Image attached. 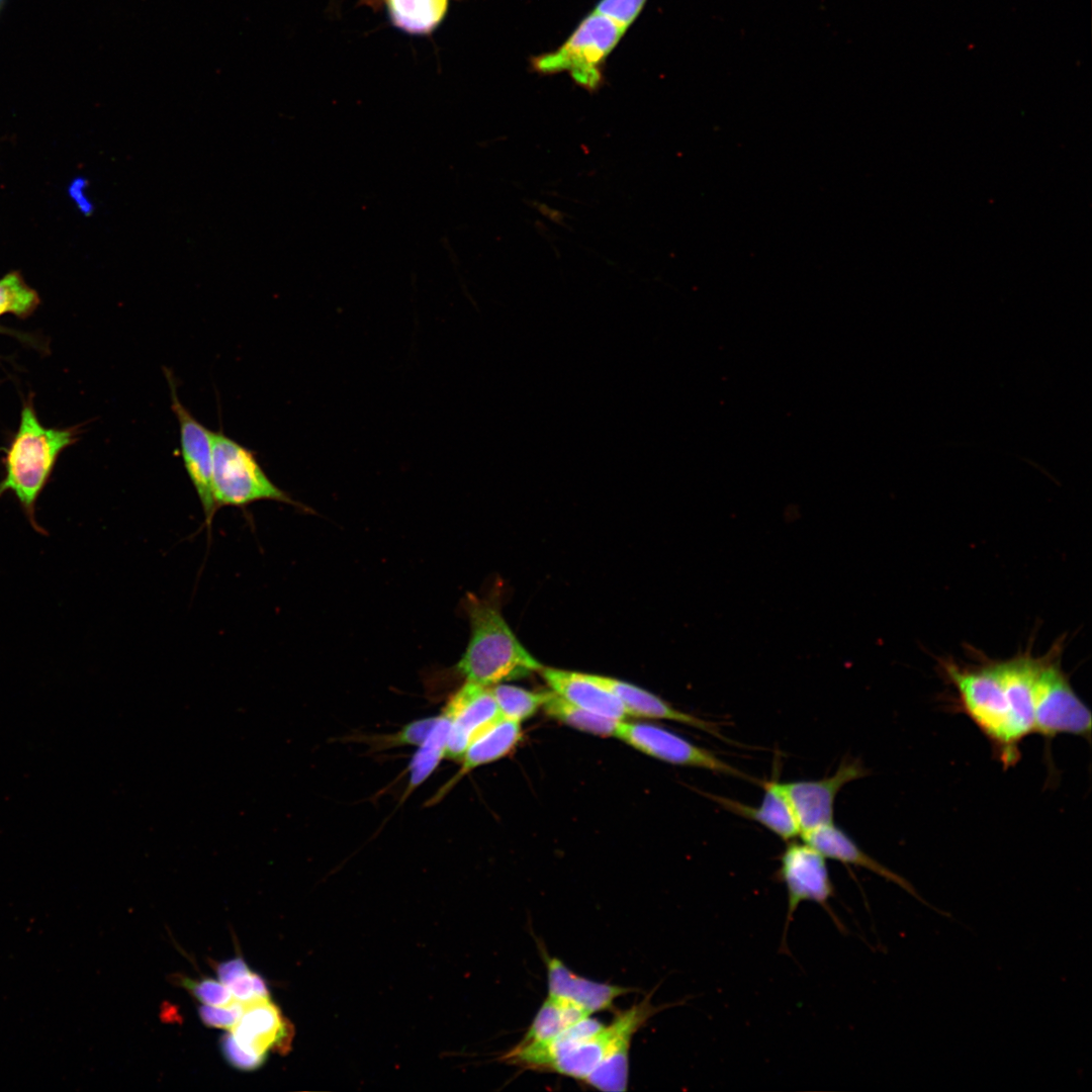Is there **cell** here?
Segmentation results:
<instances>
[{
	"label": "cell",
	"mask_w": 1092,
	"mask_h": 1092,
	"mask_svg": "<svg viewBox=\"0 0 1092 1092\" xmlns=\"http://www.w3.org/2000/svg\"><path fill=\"white\" fill-rule=\"evenodd\" d=\"M463 607L469 619L470 638L451 672L465 681L492 687L542 669L509 627L495 599L467 594Z\"/></svg>",
	"instance_id": "obj_1"
},
{
	"label": "cell",
	"mask_w": 1092,
	"mask_h": 1092,
	"mask_svg": "<svg viewBox=\"0 0 1092 1092\" xmlns=\"http://www.w3.org/2000/svg\"><path fill=\"white\" fill-rule=\"evenodd\" d=\"M944 672L957 691L962 711L991 743L1005 767L1019 760L1021 741L1029 732L1015 711L999 661L963 667L943 663Z\"/></svg>",
	"instance_id": "obj_2"
},
{
	"label": "cell",
	"mask_w": 1092,
	"mask_h": 1092,
	"mask_svg": "<svg viewBox=\"0 0 1092 1092\" xmlns=\"http://www.w3.org/2000/svg\"><path fill=\"white\" fill-rule=\"evenodd\" d=\"M77 428H48L37 418L31 397L22 405L19 426L5 450L0 496L12 492L30 525L43 533L35 519V504L61 453L78 440Z\"/></svg>",
	"instance_id": "obj_3"
},
{
	"label": "cell",
	"mask_w": 1092,
	"mask_h": 1092,
	"mask_svg": "<svg viewBox=\"0 0 1092 1092\" xmlns=\"http://www.w3.org/2000/svg\"><path fill=\"white\" fill-rule=\"evenodd\" d=\"M616 1032L615 1019L605 1025L587 1016L548 1041L516 1044L502 1060L520 1068L557 1073L582 1082L607 1055Z\"/></svg>",
	"instance_id": "obj_4"
},
{
	"label": "cell",
	"mask_w": 1092,
	"mask_h": 1092,
	"mask_svg": "<svg viewBox=\"0 0 1092 1092\" xmlns=\"http://www.w3.org/2000/svg\"><path fill=\"white\" fill-rule=\"evenodd\" d=\"M626 30L612 18L594 10L561 46L533 57L531 67L542 75L566 72L576 85L595 92L604 82L607 58Z\"/></svg>",
	"instance_id": "obj_5"
},
{
	"label": "cell",
	"mask_w": 1092,
	"mask_h": 1092,
	"mask_svg": "<svg viewBox=\"0 0 1092 1092\" xmlns=\"http://www.w3.org/2000/svg\"><path fill=\"white\" fill-rule=\"evenodd\" d=\"M212 491L216 509L244 508L259 500L301 505L271 481L255 453L221 431H211Z\"/></svg>",
	"instance_id": "obj_6"
},
{
	"label": "cell",
	"mask_w": 1092,
	"mask_h": 1092,
	"mask_svg": "<svg viewBox=\"0 0 1092 1092\" xmlns=\"http://www.w3.org/2000/svg\"><path fill=\"white\" fill-rule=\"evenodd\" d=\"M1091 712L1061 667L1059 654L1038 657L1033 689V733L1052 739L1071 734L1090 740Z\"/></svg>",
	"instance_id": "obj_7"
},
{
	"label": "cell",
	"mask_w": 1092,
	"mask_h": 1092,
	"mask_svg": "<svg viewBox=\"0 0 1092 1092\" xmlns=\"http://www.w3.org/2000/svg\"><path fill=\"white\" fill-rule=\"evenodd\" d=\"M826 857L806 841H788L779 856L780 866L777 879L787 890L788 907L784 938L799 905L813 902L821 906L833 919L837 927L843 930L842 923L830 907V900L835 896V889L830 878Z\"/></svg>",
	"instance_id": "obj_8"
},
{
	"label": "cell",
	"mask_w": 1092,
	"mask_h": 1092,
	"mask_svg": "<svg viewBox=\"0 0 1092 1092\" xmlns=\"http://www.w3.org/2000/svg\"><path fill=\"white\" fill-rule=\"evenodd\" d=\"M615 737L633 748L662 761L700 767L714 772L747 778L714 752L698 746L681 736L649 724L619 722Z\"/></svg>",
	"instance_id": "obj_9"
},
{
	"label": "cell",
	"mask_w": 1092,
	"mask_h": 1092,
	"mask_svg": "<svg viewBox=\"0 0 1092 1092\" xmlns=\"http://www.w3.org/2000/svg\"><path fill=\"white\" fill-rule=\"evenodd\" d=\"M867 775L860 761L843 759L833 775L819 780L782 783L800 829V835L833 823L837 794L850 782Z\"/></svg>",
	"instance_id": "obj_10"
},
{
	"label": "cell",
	"mask_w": 1092,
	"mask_h": 1092,
	"mask_svg": "<svg viewBox=\"0 0 1092 1092\" xmlns=\"http://www.w3.org/2000/svg\"><path fill=\"white\" fill-rule=\"evenodd\" d=\"M171 389V408L179 424L183 463L200 500L205 521L211 524L217 511L212 491L211 431L199 423L180 401L174 379L166 371Z\"/></svg>",
	"instance_id": "obj_11"
},
{
	"label": "cell",
	"mask_w": 1092,
	"mask_h": 1092,
	"mask_svg": "<svg viewBox=\"0 0 1092 1092\" xmlns=\"http://www.w3.org/2000/svg\"><path fill=\"white\" fill-rule=\"evenodd\" d=\"M450 719L445 758L461 760L467 747L502 718L490 687L464 681L444 708Z\"/></svg>",
	"instance_id": "obj_12"
},
{
	"label": "cell",
	"mask_w": 1092,
	"mask_h": 1092,
	"mask_svg": "<svg viewBox=\"0 0 1092 1092\" xmlns=\"http://www.w3.org/2000/svg\"><path fill=\"white\" fill-rule=\"evenodd\" d=\"M662 1008L664 1007H656L651 1003L649 994L639 1003L617 1012L614 1017L617 1023L614 1040L602 1062L582 1082L604 1092L626 1091L632 1038L648 1019Z\"/></svg>",
	"instance_id": "obj_13"
},
{
	"label": "cell",
	"mask_w": 1092,
	"mask_h": 1092,
	"mask_svg": "<svg viewBox=\"0 0 1092 1092\" xmlns=\"http://www.w3.org/2000/svg\"><path fill=\"white\" fill-rule=\"evenodd\" d=\"M548 996L566 1000L588 1015L614 1009L615 1000L631 988L600 983L578 976L557 958L545 956Z\"/></svg>",
	"instance_id": "obj_14"
},
{
	"label": "cell",
	"mask_w": 1092,
	"mask_h": 1092,
	"mask_svg": "<svg viewBox=\"0 0 1092 1092\" xmlns=\"http://www.w3.org/2000/svg\"><path fill=\"white\" fill-rule=\"evenodd\" d=\"M230 1030L249 1053L286 1052L291 1041V1026L271 999L246 1004L242 1017Z\"/></svg>",
	"instance_id": "obj_15"
},
{
	"label": "cell",
	"mask_w": 1092,
	"mask_h": 1092,
	"mask_svg": "<svg viewBox=\"0 0 1092 1092\" xmlns=\"http://www.w3.org/2000/svg\"><path fill=\"white\" fill-rule=\"evenodd\" d=\"M802 838L826 858L873 872L879 877L896 884L927 907H930L938 913H943L925 901L905 878L888 869L863 851L855 841L844 830L837 827L834 822L807 832L802 835Z\"/></svg>",
	"instance_id": "obj_16"
},
{
	"label": "cell",
	"mask_w": 1092,
	"mask_h": 1092,
	"mask_svg": "<svg viewBox=\"0 0 1092 1092\" xmlns=\"http://www.w3.org/2000/svg\"><path fill=\"white\" fill-rule=\"evenodd\" d=\"M586 675L593 681L613 693L623 704L628 716L670 720L724 739L715 723L682 712L642 688L609 676L589 673H586Z\"/></svg>",
	"instance_id": "obj_17"
},
{
	"label": "cell",
	"mask_w": 1092,
	"mask_h": 1092,
	"mask_svg": "<svg viewBox=\"0 0 1092 1092\" xmlns=\"http://www.w3.org/2000/svg\"><path fill=\"white\" fill-rule=\"evenodd\" d=\"M762 785L764 794L758 806H749L715 794L708 796L726 810L759 823L780 838L786 841L795 839L800 835V829L782 783L772 778Z\"/></svg>",
	"instance_id": "obj_18"
},
{
	"label": "cell",
	"mask_w": 1092,
	"mask_h": 1092,
	"mask_svg": "<svg viewBox=\"0 0 1092 1092\" xmlns=\"http://www.w3.org/2000/svg\"><path fill=\"white\" fill-rule=\"evenodd\" d=\"M540 672L551 691L570 704L616 720L628 716L620 700L586 673L553 667H542Z\"/></svg>",
	"instance_id": "obj_19"
},
{
	"label": "cell",
	"mask_w": 1092,
	"mask_h": 1092,
	"mask_svg": "<svg viewBox=\"0 0 1092 1092\" xmlns=\"http://www.w3.org/2000/svg\"><path fill=\"white\" fill-rule=\"evenodd\" d=\"M521 735L520 722L502 717L469 744L461 758V767L449 786L472 769L506 756L517 745Z\"/></svg>",
	"instance_id": "obj_20"
},
{
	"label": "cell",
	"mask_w": 1092,
	"mask_h": 1092,
	"mask_svg": "<svg viewBox=\"0 0 1092 1092\" xmlns=\"http://www.w3.org/2000/svg\"><path fill=\"white\" fill-rule=\"evenodd\" d=\"M370 6H385L397 28L410 34H429L443 21L451 0H361Z\"/></svg>",
	"instance_id": "obj_21"
},
{
	"label": "cell",
	"mask_w": 1092,
	"mask_h": 1092,
	"mask_svg": "<svg viewBox=\"0 0 1092 1092\" xmlns=\"http://www.w3.org/2000/svg\"><path fill=\"white\" fill-rule=\"evenodd\" d=\"M592 1016L576 1005L559 998L548 996L537 1011L527 1032L519 1043H541L548 1041L575 1022Z\"/></svg>",
	"instance_id": "obj_22"
},
{
	"label": "cell",
	"mask_w": 1092,
	"mask_h": 1092,
	"mask_svg": "<svg viewBox=\"0 0 1092 1092\" xmlns=\"http://www.w3.org/2000/svg\"><path fill=\"white\" fill-rule=\"evenodd\" d=\"M450 724V719L445 713L439 715L432 731L418 747L410 763V780L404 792L405 796L424 783L444 758Z\"/></svg>",
	"instance_id": "obj_23"
},
{
	"label": "cell",
	"mask_w": 1092,
	"mask_h": 1092,
	"mask_svg": "<svg viewBox=\"0 0 1092 1092\" xmlns=\"http://www.w3.org/2000/svg\"><path fill=\"white\" fill-rule=\"evenodd\" d=\"M542 708L548 716L572 728L604 737H615L619 722L622 721L579 708L552 691Z\"/></svg>",
	"instance_id": "obj_24"
},
{
	"label": "cell",
	"mask_w": 1092,
	"mask_h": 1092,
	"mask_svg": "<svg viewBox=\"0 0 1092 1092\" xmlns=\"http://www.w3.org/2000/svg\"><path fill=\"white\" fill-rule=\"evenodd\" d=\"M490 688L500 716L520 723L542 708L550 694V691L533 692L506 684Z\"/></svg>",
	"instance_id": "obj_25"
},
{
	"label": "cell",
	"mask_w": 1092,
	"mask_h": 1092,
	"mask_svg": "<svg viewBox=\"0 0 1092 1092\" xmlns=\"http://www.w3.org/2000/svg\"><path fill=\"white\" fill-rule=\"evenodd\" d=\"M40 303L37 292L17 271L0 278V316L11 313L21 318L29 316Z\"/></svg>",
	"instance_id": "obj_26"
},
{
	"label": "cell",
	"mask_w": 1092,
	"mask_h": 1092,
	"mask_svg": "<svg viewBox=\"0 0 1092 1092\" xmlns=\"http://www.w3.org/2000/svg\"><path fill=\"white\" fill-rule=\"evenodd\" d=\"M177 981L205 1005L225 1006L236 1000L230 989L220 981H215L213 979L195 981L191 978L180 976L177 978Z\"/></svg>",
	"instance_id": "obj_27"
},
{
	"label": "cell",
	"mask_w": 1092,
	"mask_h": 1092,
	"mask_svg": "<svg viewBox=\"0 0 1092 1092\" xmlns=\"http://www.w3.org/2000/svg\"><path fill=\"white\" fill-rule=\"evenodd\" d=\"M437 720L438 716L410 722L396 733L382 737L381 741L379 740V742H377V745L379 748L398 746L419 747L426 740Z\"/></svg>",
	"instance_id": "obj_28"
},
{
	"label": "cell",
	"mask_w": 1092,
	"mask_h": 1092,
	"mask_svg": "<svg viewBox=\"0 0 1092 1092\" xmlns=\"http://www.w3.org/2000/svg\"><path fill=\"white\" fill-rule=\"evenodd\" d=\"M220 1051L225 1061L234 1068L241 1071H254L259 1069L267 1059V1054L249 1053L244 1050L235 1039L232 1031H226L219 1039Z\"/></svg>",
	"instance_id": "obj_29"
},
{
	"label": "cell",
	"mask_w": 1092,
	"mask_h": 1092,
	"mask_svg": "<svg viewBox=\"0 0 1092 1092\" xmlns=\"http://www.w3.org/2000/svg\"><path fill=\"white\" fill-rule=\"evenodd\" d=\"M245 1009V1003L235 1000L225 1006L202 1005L198 1008V1014L206 1026L232 1029L242 1017Z\"/></svg>",
	"instance_id": "obj_30"
},
{
	"label": "cell",
	"mask_w": 1092,
	"mask_h": 1092,
	"mask_svg": "<svg viewBox=\"0 0 1092 1092\" xmlns=\"http://www.w3.org/2000/svg\"><path fill=\"white\" fill-rule=\"evenodd\" d=\"M645 3L646 0H601L595 7V11L612 18L628 29L644 8Z\"/></svg>",
	"instance_id": "obj_31"
},
{
	"label": "cell",
	"mask_w": 1092,
	"mask_h": 1092,
	"mask_svg": "<svg viewBox=\"0 0 1092 1092\" xmlns=\"http://www.w3.org/2000/svg\"><path fill=\"white\" fill-rule=\"evenodd\" d=\"M250 971L248 965L241 957L221 962L215 966L218 980L225 986H229L232 982Z\"/></svg>",
	"instance_id": "obj_32"
},
{
	"label": "cell",
	"mask_w": 1092,
	"mask_h": 1092,
	"mask_svg": "<svg viewBox=\"0 0 1092 1092\" xmlns=\"http://www.w3.org/2000/svg\"><path fill=\"white\" fill-rule=\"evenodd\" d=\"M0 333H8V334H11V335H15V333H11V332H9V330H7V329H5V328H3L1 326H0Z\"/></svg>",
	"instance_id": "obj_33"
},
{
	"label": "cell",
	"mask_w": 1092,
	"mask_h": 1092,
	"mask_svg": "<svg viewBox=\"0 0 1092 1092\" xmlns=\"http://www.w3.org/2000/svg\"><path fill=\"white\" fill-rule=\"evenodd\" d=\"M4 3H5V0H0V10L3 7Z\"/></svg>",
	"instance_id": "obj_34"
}]
</instances>
